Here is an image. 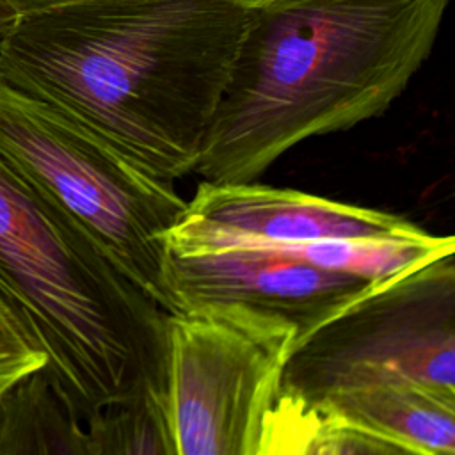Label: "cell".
<instances>
[{"instance_id": "obj_12", "label": "cell", "mask_w": 455, "mask_h": 455, "mask_svg": "<svg viewBox=\"0 0 455 455\" xmlns=\"http://www.w3.org/2000/svg\"><path fill=\"white\" fill-rule=\"evenodd\" d=\"M85 421L89 455H174L162 393L146 389L112 400Z\"/></svg>"}, {"instance_id": "obj_14", "label": "cell", "mask_w": 455, "mask_h": 455, "mask_svg": "<svg viewBox=\"0 0 455 455\" xmlns=\"http://www.w3.org/2000/svg\"><path fill=\"white\" fill-rule=\"evenodd\" d=\"M4 2H7L21 16V14H30V12L59 7V5L76 2V0H4Z\"/></svg>"}, {"instance_id": "obj_1", "label": "cell", "mask_w": 455, "mask_h": 455, "mask_svg": "<svg viewBox=\"0 0 455 455\" xmlns=\"http://www.w3.org/2000/svg\"><path fill=\"white\" fill-rule=\"evenodd\" d=\"M247 18L240 0H76L21 14L0 75L174 183L196 171Z\"/></svg>"}, {"instance_id": "obj_5", "label": "cell", "mask_w": 455, "mask_h": 455, "mask_svg": "<svg viewBox=\"0 0 455 455\" xmlns=\"http://www.w3.org/2000/svg\"><path fill=\"white\" fill-rule=\"evenodd\" d=\"M299 334L231 307L167 318L165 411L174 455H261Z\"/></svg>"}, {"instance_id": "obj_3", "label": "cell", "mask_w": 455, "mask_h": 455, "mask_svg": "<svg viewBox=\"0 0 455 455\" xmlns=\"http://www.w3.org/2000/svg\"><path fill=\"white\" fill-rule=\"evenodd\" d=\"M0 306L78 419L146 389L165 395L169 313L2 158Z\"/></svg>"}, {"instance_id": "obj_10", "label": "cell", "mask_w": 455, "mask_h": 455, "mask_svg": "<svg viewBox=\"0 0 455 455\" xmlns=\"http://www.w3.org/2000/svg\"><path fill=\"white\" fill-rule=\"evenodd\" d=\"M389 437L343 416L322 400L281 389L261 439V455H396Z\"/></svg>"}, {"instance_id": "obj_16", "label": "cell", "mask_w": 455, "mask_h": 455, "mask_svg": "<svg viewBox=\"0 0 455 455\" xmlns=\"http://www.w3.org/2000/svg\"><path fill=\"white\" fill-rule=\"evenodd\" d=\"M242 4L245 5H254V4H259V2H265V0H240Z\"/></svg>"}, {"instance_id": "obj_7", "label": "cell", "mask_w": 455, "mask_h": 455, "mask_svg": "<svg viewBox=\"0 0 455 455\" xmlns=\"http://www.w3.org/2000/svg\"><path fill=\"white\" fill-rule=\"evenodd\" d=\"M171 315L231 307L291 327L299 341L371 291L363 277L265 249L165 251Z\"/></svg>"}, {"instance_id": "obj_11", "label": "cell", "mask_w": 455, "mask_h": 455, "mask_svg": "<svg viewBox=\"0 0 455 455\" xmlns=\"http://www.w3.org/2000/svg\"><path fill=\"white\" fill-rule=\"evenodd\" d=\"M0 455H89L87 430L43 368L0 395Z\"/></svg>"}, {"instance_id": "obj_13", "label": "cell", "mask_w": 455, "mask_h": 455, "mask_svg": "<svg viewBox=\"0 0 455 455\" xmlns=\"http://www.w3.org/2000/svg\"><path fill=\"white\" fill-rule=\"evenodd\" d=\"M44 366L46 355L23 336L0 306V395L23 375Z\"/></svg>"}, {"instance_id": "obj_2", "label": "cell", "mask_w": 455, "mask_h": 455, "mask_svg": "<svg viewBox=\"0 0 455 455\" xmlns=\"http://www.w3.org/2000/svg\"><path fill=\"white\" fill-rule=\"evenodd\" d=\"M450 0H265L196 171L254 181L300 142L382 116L428 59Z\"/></svg>"}, {"instance_id": "obj_6", "label": "cell", "mask_w": 455, "mask_h": 455, "mask_svg": "<svg viewBox=\"0 0 455 455\" xmlns=\"http://www.w3.org/2000/svg\"><path fill=\"white\" fill-rule=\"evenodd\" d=\"M453 258L371 291L302 338L286 363L281 389L318 398L386 377L455 387Z\"/></svg>"}, {"instance_id": "obj_15", "label": "cell", "mask_w": 455, "mask_h": 455, "mask_svg": "<svg viewBox=\"0 0 455 455\" xmlns=\"http://www.w3.org/2000/svg\"><path fill=\"white\" fill-rule=\"evenodd\" d=\"M20 14L4 0H0V41L9 34V30L18 21Z\"/></svg>"}, {"instance_id": "obj_9", "label": "cell", "mask_w": 455, "mask_h": 455, "mask_svg": "<svg viewBox=\"0 0 455 455\" xmlns=\"http://www.w3.org/2000/svg\"><path fill=\"white\" fill-rule=\"evenodd\" d=\"M311 400L389 437L407 455H455V387L386 377Z\"/></svg>"}, {"instance_id": "obj_4", "label": "cell", "mask_w": 455, "mask_h": 455, "mask_svg": "<svg viewBox=\"0 0 455 455\" xmlns=\"http://www.w3.org/2000/svg\"><path fill=\"white\" fill-rule=\"evenodd\" d=\"M0 158L171 313L165 233L187 201L96 132L0 75Z\"/></svg>"}, {"instance_id": "obj_8", "label": "cell", "mask_w": 455, "mask_h": 455, "mask_svg": "<svg viewBox=\"0 0 455 455\" xmlns=\"http://www.w3.org/2000/svg\"><path fill=\"white\" fill-rule=\"evenodd\" d=\"M425 233L409 219L375 208L254 181L203 180L164 240L165 251L194 252Z\"/></svg>"}]
</instances>
